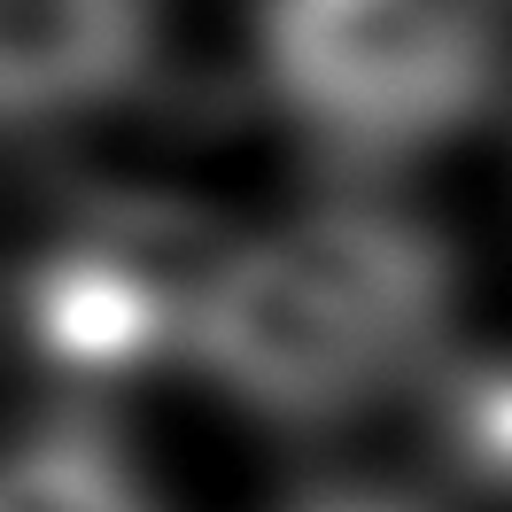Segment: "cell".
I'll return each mask as SVG.
<instances>
[{"label":"cell","mask_w":512,"mask_h":512,"mask_svg":"<svg viewBox=\"0 0 512 512\" xmlns=\"http://www.w3.org/2000/svg\"><path fill=\"white\" fill-rule=\"evenodd\" d=\"M450 319V249L396 202H326L233 241L187 357L280 427H334L427 373Z\"/></svg>","instance_id":"obj_1"},{"label":"cell","mask_w":512,"mask_h":512,"mask_svg":"<svg viewBox=\"0 0 512 512\" xmlns=\"http://www.w3.org/2000/svg\"><path fill=\"white\" fill-rule=\"evenodd\" d=\"M512 0H256L264 94L342 163H404L474 125Z\"/></svg>","instance_id":"obj_2"},{"label":"cell","mask_w":512,"mask_h":512,"mask_svg":"<svg viewBox=\"0 0 512 512\" xmlns=\"http://www.w3.org/2000/svg\"><path fill=\"white\" fill-rule=\"evenodd\" d=\"M233 241L179 202H94L16 280V319L47 373L109 388L187 350L202 288Z\"/></svg>","instance_id":"obj_3"},{"label":"cell","mask_w":512,"mask_h":512,"mask_svg":"<svg viewBox=\"0 0 512 512\" xmlns=\"http://www.w3.org/2000/svg\"><path fill=\"white\" fill-rule=\"evenodd\" d=\"M156 0H0V125H55L132 86Z\"/></svg>","instance_id":"obj_4"},{"label":"cell","mask_w":512,"mask_h":512,"mask_svg":"<svg viewBox=\"0 0 512 512\" xmlns=\"http://www.w3.org/2000/svg\"><path fill=\"white\" fill-rule=\"evenodd\" d=\"M0 512H156V497L101 427L55 419L0 450Z\"/></svg>","instance_id":"obj_5"},{"label":"cell","mask_w":512,"mask_h":512,"mask_svg":"<svg viewBox=\"0 0 512 512\" xmlns=\"http://www.w3.org/2000/svg\"><path fill=\"white\" fill-rule=\"evenodd\" d=\"M443 443L481 489L512 497V357L466 365L443 381Z\"/></svg>","instance_id":"obj_6"},{"label":"cell","mask_w":512,"mask_h":512,"mask_svg":"<svg viewBox=\"0 0 512 512\" xmlns=\"http://www.w3.org/2000/svg\"><path fill=\"white\" fill-rule=\"evenodd\" d=\"M295 512H419V505H404V497H311V505H295Z\"/></svg>","instance_id":"obj_7"}]
</instances>
